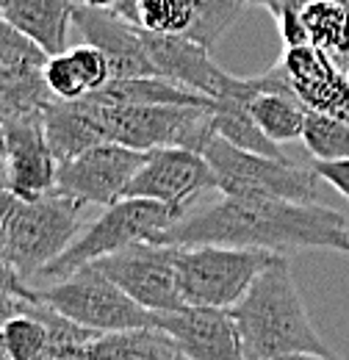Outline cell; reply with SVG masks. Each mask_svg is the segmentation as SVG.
I'll return each mask as SVG.
<instances>
[{"mask_svg":"<svg viewBox=\"0 0 349 360\" xmlns=\"http://www.w3.org/2000/svg\"><path fill=\"white\" fill-rule=\"evenodd\" d=\"M164 244H224L272 252L336 250L349 255V222L322 202H294L274 197H227L186 214L164 236Z\"/></svg>","mask_w":349,"mask_h":360,"instance_id":"6da1fadb","label":"cell"},{"mask_svg":"<svg viewBox=\"0 0 349 360\" xmlns=\"http://www.w3.org/2000/svg\"><path fill=\"white\" fill-rule=\"evenodd\" d=\"M230 316L239 324L247 360H272L288 352H333L307 316L288 255H280L255 277L250 291L230 308Z\"/></svg>","mask_w":349,"mask_h":360,"instance_id":"7a4b0ae2","label":"cell"},{"mask_svg":"<svg viewBox=\"0 0 349 360\" xmlns=\"http://www.w3.org/2000/svg\"><path fill=\"white\" fill-rule=\"evenodd\" d=\"M103 141L150 153L158 147H189L203 153L214 136L211 105H133L111 103L89 91L84 97Z\"/></svg>","mask_w":349,"mask_h":360,"instance_id":"3957f363","label":"cell"},{"mask_svg":"<svg viewBox=\"0 0 349 360\" xmlns=\"http://www.w3.org/2000/svg\"><path fill=\"white\" fill-rule=\"evenodd\" d=\"M177 222L180 217L164 202L141 200V197H122L120 202L108 205L84 233H78V238L37 274V280L58 283L89 264L106 255H114L125 247L141 244V241L164 244V236Z\"/></svg>","mask_w":349,"mask_h":360,"instance_id":"277c9868","label":"cell"},{"mask_svg":"<svg viewBox=\"0 0 349 360\" xmlns=\"http://www.w3.org/2000/svg\"><path fill=\"white\" fill-rule=\"evenodd\" d=\"M87 205L56 191L23 200L17 197L0 227V252L28 283L56 261L81 230V211ZM37 288V285H34Z\"/></svg>","mask_w":349,"mask_h":360,"instance_id":"5b68a950","label":"cell"},{"mask_svg":"<svg viewBox=\"0 0 349 360\" xmlns=\"http://www.w3.org/2000/svg\"><path fill=\"white\" fill-rule=\"evenodd\" d=\"M280 255L283 252L224 244L177 247V285L183 302L230 311Z\"/></svg>","mask_w":349,"mask_h":360,"instance_id":"8992f818","label":"cell"},{"mask_svg":"<svg viewBox=\"0 0 349 360\" xmlns=\"http://www.w3.org/2000/svg\"><path fill=\"white\" fill-rule=\"evenodd\" d=\"M203 155L217 172V191L227 197H274L294 202H316L319 175L291 158H269L241 150L222 136H211Z\"/></svg>","mask_w":349,"mask_h":360,"instance_id":"52a82bcc","label":"cell"},{"mask_svg":"<svg viewBox=\"0 0 349 360\" xmlns=\"http://www.w3.org/2000/svg\"><path fill=\"white\" fill-rule=\"evenodd\" d=\"M47 305H53L58 314L70 316L81 327L94 333H122V330H141L156 327V314L139 305L128 297L108 274L89 264L75 274L50 283L39 288Z\"/></svg>","mask_w":349,"mask_h":360,"instance_id":"ba28073f","label":"cell"},{"mask_svg":"<svg viewBox=\"0 0 349 360\" xmlns=\"http://www.w3.org/2000/svg\"><path fill=\"white\" fill-rule=\"evenodd\" d=\"M147 153L117 141H100L58 164L53 191L81 205H114L125 197L131 180L141 169Z\"/></svg>","mask_w":349,"mask_h":360,"instance_id":"9c48e42d","label":"cell"},{"mask_svg":"<svg viewBox=\"0 0 349 360\" xmlns=\"http://www.w3.org/2000/svg\"><path fill=\"white\" fill-rule=\"evenodd\" d=\"M247 6L241 0H117L111 11L153 34H177L214 47Z\"/></svg>","mask_w":349,"mask_h":360,"instance_id":"30bf717a","label":"cell"},{"mask_svg":"<svg viewBox=\"0 0 349 360\" xmlns=\"http://www.w3.org/2000/svg\"><path fill=\"white\" fill-rule=\"evenodd\" d=\"M94 266L108 274L128 297L153 314L183 308V294L177 285V247L141 241L114 255L94 261Z\"/></svg>","mask_w":349,"mask_h":360,"instance_id":"8fae6325","label":"cell"},{"mask_svg":"<svg viewBox=\"0 0 349 360\" xmlns=\"http://www.w3.org/2000/svg\"><path fill=\"white\" fill-rule=\"evenodd\" d=\"M208 188H217V172L203 153L189 147H158L147 153L125 197L164 202L183 219L191 202Z\"/></svg>","mask_w":349,"mask_h":360,"instance_id":"7c38bea8","label":"cell"},{"mask_svg":"<svg viewBox=\"0 0 349 360\" xmlns=\"http://www.w3.org/2000/svg\"><path fill=\"white\" fill-rule=\"evenodd\" d=\"M47 53L0 14V125L42 117L56 100L44 84Z\"/></svg>","mask_w":349,"mask_h":360,"instance_id":"4fadbf2b","label":"cell"},{"mask_svg":"<svg viewBox=\"0 0 349 360\" xmlns=\"http://www.w3.org/2000/svg\"><path fill=\"white\" fill-rule=\"evenodd\" d=\"M161 327L186 360H247L236 319L224 308L183 305L156 314Z\"/></svg>","mask_w":349,"mask_h":360,"instance_id":"5bb4252c","label":"cell"},{"mask_svg":"<svg viewBox=\"0 0 349 360\" xmlns=\"http://www.w3.org/2000/svg\"><path fill=\"white\" fill-rule=\"evenodd\" d=\"M0 131L8 158V188L23 200L50 194L56 186L58 161L44 136L42 117L6 122L0 125Z\"/></svg>","mask_w":349,"mask_h":360,"instance_id":"9a60e30c","label":"cell"},{"mask_svg":"<svg viewBox=\"0 0 349 360\" xmlns=\"http://www.w3.org/2000/svg\"><path fill=\"white\" fill-rule=\"evenodd\" d=\"M75 31L84 37L87 45L100 47L111 61L114 78H141L156 75L147 45H144V28L128 22L111 8H91L75 6Z\"/></svg>","mask_w":349,"mask_h":360,"instance_id":"2e32d148","label":"cell"},{"mask_svg":"<svg viewBox=\"0 0 349 360\" xmlns=\"http://www.w3.org/2000/svg\"><path fill=\"white\" fill-rule=\"evenodd\" d=\"M280 64L307 111L349 120V78L324 50L316 45L286 47Z\"/></svg>","mask_w":349,"mask_h":360,"instance_id":"e0dca14e","label":"cell"},{"mask_svg":"<svg viewBox=\"0 0 349 360\" xmlns=\"http://www.w3.org/2000/svg\"><path fill=\"white\" fill-rule=\"evenodd\" d=\"M144 45H147V56H150L156 75L183 84L189 89L203 91L208 97H217L230 75L211 58L208 47L197 45L186 37L144 31Z\"/></svg>","mask_w":349,"mask_h":360,"instance_id":"ac0fdd59","label":"cell"},{"mask_svg":"<svg viewBox=\"0 0 349 360\" xmlns=\"http://www.w3.org/2000/svg\"><path fill=\"white\" fill-rule=\"evenodd\" d=\"M75 6L78 0H6L0 14L42 47L47 56H58L70 50Z\"/></svg>","mask_w":349,"mask_h":360,"instance_id":"d6986e66","label":"cell"},{"mask_svg":"<svg viewBox=\"0 0 349 360\" xmlns=\"http://www.w3.org/2000/svg\"><path fill=\"white\" fill-rule=\"evenodd\" d=\"M44 136L50 141V150L56 161H70L78 153L89 150L91 144H100L103 139L94 128V120L89 114L84 97L81 100H53L42 114Z\"/></svg>","mask_w":349,"mask_h":360,"instance_id":"ffe728a7","label":"cell"},{"mask_svg":"<svg viewBox=\"0 0 349 360\" xmlns=\"http://www.w3.org/2000/svg\"><path fill=\"white\" fill-rule=\"evenodd\" d=\"M78 360H183V355L161 327H141L91 338Z\"/></svg>","mask_w":349,"mask_h":360,"instance_id":"44dd1931","label":"cell"},{"mask_svg":"<svg viewBox=\"0 0 349 360\" xmlns=\"http://www.w3.org/2000/svg\"><path fill=\"white\" fill-rule=\"evenodd\" d=\"M103 100L111 103H133V105H211L214 97L183 84H174L161 75L141 78H111L103 89H97Z\"/></svg>","mask_w":349,"mask_h":360,"instance_id":"7402d4cb","label":"cell"},{"mask_svg":"<svg viewBox=\"0 0 349 360\" xmlns=\"http://www.w3.org/2000/svg\"><path fill=\"white\" fill-rule=\"evenodd\" d=\"M310 45L324 50L344 72L349 70V8L338 0H310L303 8Z\"/></svg>","mask_w":349,"mask_h":360,"instance_id":"603a6c76","label":"cell"},{"mask_svg":"<svg viewBox=\"0 0 349 360\" xmlns=\"http://www.w3.org/2000/svg\"><path fill=\"white\" fill-rule=\"evenodd\" d=\"M214 134L227 139L230 144L250 150V153H261L269 158H288L277 141H272L269 136L261 131V125L253 120V114L230 97H219L214 100Z\"/></svg>","mask_w":349,"mask_h":360,"instance_id":"cb8c5ba5","label":"cell"},{"mask_svg":"<svg viewBox=\"0 0 349 360\" xmlns=\"http://www.w3.org/2000/svg\"><path fill=\"white\" fill-rule=\"evenodd\" d=\"M305 150L313 161H341L349 158V120L307 111L305 128H303Z\"/></svg>","mask_w":349,"mask_h":360,"instance_id":"d4e9b609","label":"cell"},{"mask_svg":"<svg viewBox=\"0 0 349 360\" xmlns=\"http://www.w3.org/2000/svg\"><path fill=\"white\" fill-rule=\"evenodd\" d=\"M0 333H3V341H6L11 360H42L50 349L47 327L42 324V319H37L28 311L8 319L0 327Z\"/></svg>","mask_w":349,"mask_h":360,"instance_id":"484cf974","label":"cell"},{"mask_svg":"<svg viewBox=\"0 0 349 360\" xmlns=\"http://www.w3.org/2000/svg\"><path fill=\"white\" fill-rule=\"evenodd\" d=\"M44 75V84L47 89L53 91V97L58 100H81L89 94V86L72 58V53H58V56H50L47 64L42 70Z\"/></svg>","mask_w":349,"mask_h":360,"instance_id":"4316f807","label":"cell"},{"mask_svg":"<svg viewBox=\"0 0 349 360\" xmlns=\"http://www.w3.org/2000/svg\"><path fill=\"white\" fill-rule=\"evenodd\" d=\"M70 53H72V58H75V64H78V70H81V75L87 81L89 91L103 89L114 78L111 75V61H108V56L100 47L84 42V45L78 47H70Z\"/></svg>","mask_w":349,"mask_h":360,"instance_id":"83f0119b","label":"cell"},{"mask_svg":"<svg viewBox=\"0 0 349 360\" xmlns=\"http://www.w3.org/2000/svg\"><path fill=\"white\" fill-rule=\"evenodd\" d=\"M313 172L349 200V158H341V161H313Z\"/></svg>","mask_w":349,"mask_h":360,"instance_id":"f1b7e54d","label":"cell"},{"mask_svg":"<svg viewBox=\"0 0 349 360\" xmlns=\"http://www.w3.org/2000/svg\"><path fill=\"white\" fill-rule=\"evenodd\" d=\"M0 291L17 294V297H25V300H39V288H34L25 277H20L17 269L3 258V252H0Z\"/></svg>","mask_w":349,"mask_h":360,"instance_id":"f546056e","label":"cell"},{"mask_svg":"<svg viewBox=\"0 0 349 360\" xmlns=\"http://www.w3.org/2000/svg\"><path fill=\"white\" fill-rule=\"evenodd\" d=\"M25 297H17V294H8V291H0V327L8 321V319H14V316H20L25 311Z\"/></svg>","mask_w":349,"mask_h":360,"instance_id":"4dcf8cb0","label":"cell"},{"mask_svg":"<svg viewBox=\"0 0 349 360\" xmlns=\"http://www.w3.org/2000/svg\"><path fill=\"white\" fill-rule=\"evenodd\" d=\"M272 360H344L338 358L336 352H330V355H316V352H288V355H277V358Z\"/></svg>","mask_w":349,"mask_h":360,"instance_id":"1f68e13d","label":"cell"},{"mask_svg":"<svg viewBox=\"0 0 349 360\" xmlns=\"http://www.w3.org/2000/svg\"><path fill=\"white\" fill-rule=\"evenodd\" d=\"M14 200H17V194H14L11 188H0V227L6 222V217H8L11 205H14Z\"/></svg>","mask_w":349,"mask_h":360,"instance_id":"d6a6232c","label":"cell"},{"mask_svg":"<svg viewBox=\"0 0 349 360\" xmlns=\"http://www.w3.org/2000/svg\"><path fill=\"white\" fill-rule=\"evenodd\" d=\"M0 188H8V158H6L3 131H0Z\"/></svg>","mask_w":349,"mask_h":360,"instance_id":"836d02e7","label":"cell"},{"mask_svg":"<svg viewBox=\"0 0 349 360\" xmlns=\"http://www.w3.org/2000/svg\"><path fill=\"white\" fill-rule=\"evenodd\" d=\"M81 6H91V8H114L117 0H78Z\"/></svg>","mask_w":349,"mask_h":360,"instance_id":"e575fe53","label":"cell"},{"mask_svg":"<svg viewBox=\"0 0 349 360\" xmlns=\"http://www.w3.org/2000/svg\"><path fill=\"white\" fill-rule=\"evenodd\" d=\"M0 360H11L8 358V349H6V341H3V333H0Z\"/></svg>","mask_w":349,"mask_h":360,"instance_id":"d590c367","label":"cell"},{"mask_svg":"<svg viewBox=\"0 0 349 360\" xmlns=\"http://www.w3.org/2000/svg\"><path fill=\"white\" fill-rule=\"evenodd\" d=\"M42 360H78L75 355H44Z\"/></svg>","mask_w":349,"mask_h":360,"instance_id":"8d00e7d4","label":"cell"},{"mask_svg":"<svg viewBox=\"0 0 349 360\" xmlns=\"http://www.w3.org/2000/svg\"><path fill=\"white\" fill-rule=\"evenodd\" d=\"M3 6H6V0H0V8H3Z\"/></svg>","mask_w":349,"mask_h":360,"instance_id":"74e56055","label":"cell"},{"mask_svg":"<svg viewBox=\"0 0 349 360\" xmlns=\"http://www.w3.org/2000/svg\"><path fill=\"white\" fill-rule=\"evenodd\" d=\"M347 78H349V70H347Z\"/></svg>","mask_w":349,"mask_h":360,"instance_id":"f35d334b","label":"cell"}]
</instances>
